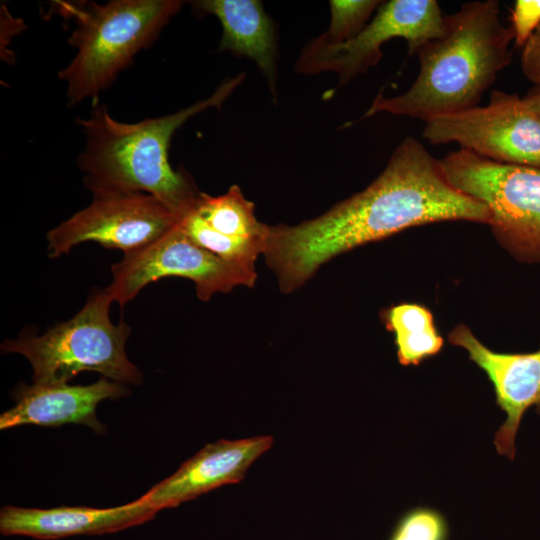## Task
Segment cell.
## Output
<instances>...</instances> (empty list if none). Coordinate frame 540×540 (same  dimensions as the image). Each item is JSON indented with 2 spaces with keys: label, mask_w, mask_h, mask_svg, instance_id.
I'll use <instances>...</instances> for the list:
<instances>
[{
  "label": "cell",
  "mask_w": 540,
  "mask_h": 540,
  "mask_svg": "<svg viewBox=\"0 0 540 540\" xmlns=\"http://www.w3.org/2000/svg\"><path fill=\"white\" fill-rule=\"evenodd\" d=\"M387 329L394 333L398 361L403 366L419 365L437 355L444 344L432 312L417 303H400L383 314Z\"/></svg>",
  "instance_id": "obj_16"
},
{
  "label": "cell",
  "mask_w": 540,
  "mask_h": 540,
  "mask_svg": "<svg viewBox=\"0 0 540 540\" xmlns=\"http://www.w3.org/2000/svg\"><path fill=\"white\" fill-rule=\"evenodd\" d=\"M440 162L457 189L487 206L498 243L519 262L540 264V168L498 163L462 148Z\"/></svg>",
  "instance_id": "obj_6"
},
{
  "label": "cell",
  "mask_w": 540,
  "mask_h": 540,
  "mask_svg": "<svg viewBox=\"0 0 540 540\" xmlns=\"http://www.w3.org/2000/svg\"><path fill=\"white\" fill-rule=\"evenodd\" d=\"M515 45L524 47L540 25V0H517L511 15Z\"/></svg>",
  "instance_id": "obj_21"
},
{
  "label": "cell",
  "mask_w": 540,
  "mask_h": 540,
  "mask_svg": "<svg viewBox=\"0 0 540 540\" xmlns=\"http://www.w3.org/2000/svg\"><path fill=\"white\" fill-rule=\"evenodd\" d=\"M157 513L140 498L109 508L60 506L42 509L7 505L0 511V532L4 536L42 540L95 536L141 525Z\"/></svg>",
  "instance_id": "obj_14"
},
{
  "label": "cell",
  "mask_w": 540,
  "mask_h": 540,
  "mask_svg": "<svg viewBox=\"0 0 540 540\" xmlns=\"http://www.w3.org/2000/svg\"><path fill=\"white\" fill-rule=\"evenodd\" d=\"M111 271L112 282L105 289L120 307L161 278L190 279L197 296L207 301L239 285L252 287L257 277L255 268L225 262L195 244L178 223L146 247L124 254Z\"/></svg>",
  "instance_id": "obj_8"
},
{
  "label": "cell",
  "mask_w": 540,
  "mask_h": 540,
  "mask_svg": "<svg viewBox=\"0 0 540 540\" xmlns=\"http://www.w3.org/2000/svg\"><path fill=\"white\" fill-rule=\"evenodd\" d=\"M522 99L527 106L540 115V86L531 88Z\"/></svg>",
  "instance_id": "obj_23"
},
{
  "label": "cell",
  "mask_w": 540,
  "mask_h": 540,
  "mask_svg": "<svg viewBox=\"0 0 540 540\" xmlns=\"http://www.w3.org/2000/svg\"><path fill=\"white\" fill-rule=\"evenodd\" d=\"M444 30V14L435 0L383 1L354 38L337 44L327 43L319 36L311 39L302 49L295 71L303 75L335 72L341 87L378 64L385 42L403 38L412 54L424 43L440 38Z\"/></svg>",
  "instance_id": "obj_7"
},
{
  "label": "cell",
  "mask_w": 540,
  "mask_h": 540,
  "mask_svg": "<svg viewBox=\"0 0 540 540\" xmlns=\"http://www.w3.org/2000/svg\"><path fill=\"white\" fill-rule=\"evenodd\" d=\"M217 232L237 239L265 241L269 226L255 216L254 204L247 200L238 185L219 196L201 193L193 209Z\"/></svg>",
  "instance_id": "obj_17"
},
{
  "label": "cell",
  "mask_w": 540,
  "mask_h": 540,
  "mask_svg": "<svg viewBox=\"0 0 540 540\" xmlns=\"http://www.w3.org/2000/svg\"><path fill=\"white\" fill-rule=\"evenodd\" d=\"M93 198L47 233L48 255L57 258L80 243L94 241L106 248L134 252L174 227L178 217L159 199L115 189L90 190Z\"/></svg>",
  "instance_id": "obj_10"
},
{
  "label": "cell",
  "mask_w": 540,
  "mask_h": 540,
  "mask_svg": "<svg viewBox=\"0 0 540 540\" xmlns=\"http://www.w3.org/2000/svg\"><path fill=\"white\" fill-rule=\"evenodd\" d=\"M129 394L121 383L100 378L89 385L68 383L30 385L19 383L11 393L15 404L0 415V429L21 425L61 426L80 424L102 434L105 427L96 416L98 404Z\"/></svg>",
  "instance_id": "obj_13"
},
{
  "label": "cell",
  "mask_w": 540,
  "mask_h": 540,
  "mask_svg": "<svg viewBox=\"0 0 540 540\" xmlns=\"http://www.w3.org/2000/svg\"><path fill=\"white\" fill-rule=\"evenodd\" d=\"M452 345L463 348L493 385L496 404L506 419L495 434L500 455L513 460L515 438L526 410L535 406L540 415V347L528 353H500L485 346L465 324L448 334Z\"/></svg>",
  "instance_id": "obj_11"
},
{
  "label": "cell",
  "mask_w": 540,
  "mask_h": 540,
  "mask_svg": "<svg viewBox=\"0 0 540 540\" xmlns=\"http://www.w3.org/2000/svg\"><path fill=\"white\" fill-rule=\"evenodd\" d=\"M178 225L195 244L228 263L255 268L258 255L265 251V241L223 235L208 226L194 210L180 218Z\"/></svg>",
  "instance_id": "obj_18"
},
{
  "label": "cell",
  "mask_w": 540,
  "mask_h": 540,
  "mask_svg": "<svg viewBox=\"0 0 540 540\" xmlns=\"http://www.w3.org/2000/svg\"><path fill=\"white\" fill-rule=\"evenodd\" d=\"M272 443L271 436H255L207 444L139 498L159 512L221 486L238 483Z\"/></svg>",
  "instance_id": "obj_12"
},
{
  "label": "cell",
  "mask_w": 540,
  "mask_h": 540,
  "mask_svg": "<svg viewBox=\"0 0 540 540\" xmlns=\"http://www.w3.org/2000/svg\"><path fill=\"white\" fill-rule=\"evenodd\" d=\"M193 7L214 15L221 23L219 51H228L256 63L277 97V43L272 20L258 0H200Z\"/></svg>",
  "instance_id": "obj_15"
},
{
  "label": "cell",
  "mask_w": 540,
  "mask_h": 540,
  "mask_svg": "<svg viewBox=\"0 0 540 540\" xmlns=\"http://www.w3.org/2000/svg\"><path fill=\"white\" fill-rule=\"evenodd\" d=\"M521 68L525 77L540 86V25L523 47Z\"/></svg>",
  "instance_id": "obj_22"
},
{
  "label": "cell",
  "mask_w": 540,
  "mask_h": 540,
  "mask_svg": "<svg viewBox=\"0 0 540 540\" xmlns=\"http://www.w3.org/2000/svg\"><path fill=\"white\" fill-rule=\"evenodd\" d=\"M244 78V73L228 78L204 100L137 123L120 122L105 104H93L87 118L77 119L85 134L77 164L85 174L87 189L147 193L182 218L195 208L202 192L186 171L172 168L168 157L171 138L193 116L221 107Z\"/></svg>",
  "instance_id": "obj_3"
},
{
  "label": "cell",
  "mask_w": 540,
  "mask_h": 540,
  "mask_svg": "<svg viewBox=\"0 0 540 540\" xmlns=\"http://www.w3.org/2000/svg\"><path fill=\"white\" fill-rule=\"evenodd\" d=\"M447 534V523L440 512L419 507L401 518L390 540H446Z\"/></svg>",
  "instance_id": "obj_20"
},
{
  "label": "cell",
  "mask_w": 540,
  "mask_h": 540,
  "mask_svg": "<svg viewBox=\"0 0 540 540\" xmlns=\"http://www.w3.org/2000/svg\"><path fill=\"white\" fill-rule=\"evenodd\" d=\"M75 20L68 43L76 49L58 73L66 84L68 105L98 103L99 94L128 67L134 56L159 36L183 2L179 0H112L62 5Z\"/></svg>",
  "instance_id": "obj_4"
},
{
  "label": "cell",
  "mask_w": 540,
  "mask_h": 540,
  "mask_svg": "<svg viewBox=\"0 0 540 540\" xmlns=\"http://www.w3.org/2000/svg\"><path fill=\"white\" fill-rule=\"evenodd\" d=\"M499 1H471L444 14L440 38L419 47V73L403 93H379L362 119L385 112L424 122L478 106L484 92L512 61L511 27L500 21Z\"/></svg>",
  "instance_id": "obj_2"
},
{
  "label": "cell",
  "mask_w": 540,
  "mask_h": 540,
  "mask_svg": "<svg viewBox=\"0 0 540 540\" xmlns=\"http://www.w3.org/2000/svg\"><path fill=\"white\" fill-rule=\"evenodd\" d=\"M422 136L498 163L540 168V115L516 93L493 90L485 106L426 121Z\"/></svg>",
  "instance_id": "obj_9"
},
{
  "label": "cell",
  "mask_w": 540,
  "mask_h": 540,
  "mask_svg": "<svg viewBox=\"0 0 540 540\" xmlns=\"http://www.w3.org/2000/svg\"><path fill=\"white\" fill-rule=\"evenodd\" d=\"M469 221L489 225L486 205L457 189L436 159L407 136L364 190L315 219L269 226L265 259L285 293L302 286L331 258L411 227Z\"/></svg>",
  "instance_id": "obj_1"
},
{
  "label": "cell",
  "mask_w": 540,
  "mask_h": 540,
  "mask_svg": "<svg viewBox=\"0 0 540 540\" xmlns=\"http://www.w3.org/2000/svg\"><path fill=\"white\" fill-rule=\"evenodd\" d=\"M112 303L105 288L98 290L70 320L42 335L22 333L5 340L1 350L21 354L30 362L33 383H68L82 371H95L124 385H139L142 372L125 351L131 328L124 321H111Z\"/></svg>",
  "instance_id": "obj_5"
},
{
  "label": "cell",
  "mask_w": 540,
  "mask_h": 540,
  "mask_svg": "<svg viewBox=\"0 0 540 540\" xmlns=\"http://www.w3.org/2000/svg\"><path fill=\"white\" fill-rule=\"evenodd\" d=\"M380 0H332L328 29L319 37L330 44L346 42L357 36L369 23Z\"/></svg>",
  "instance_id": "obj_19"
}]
</instances>
